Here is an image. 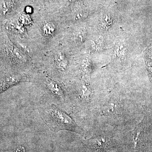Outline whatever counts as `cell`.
<instances>
[{
  "instance_id": "7",
  "label": "cell",
  "mask_w": 152,
  "mask_h": 152,
  "mask_svg": "<svg viewBox=\"0 0 152 152\" xmlns=\"http://www.w3.org/2000/svg\"><path fill=\"white\" fill-rule=\"evenodd\" d=\"M113 20L108 15L103 17L101 19V26L104 29H108L112 26Z\"/></svg>"
},
{
  "instance_id": "8",
  "label": "cell",
  "mask_w": 152,
  "mask_h": 152,
  "mask_svg": "<svg viewBox=\"0 0 152 152\" xmlns=\"http://www.w3.org/2000/svg\"><path fill=\"white\" fill-rule=\"evenodd\" d=\"M86 33L84 30H79L76 33L75 38L76 40L80 43L83 42L86 39Z\"/></svg>"
},
{
  "instance_id": "1",
  "label": "cell",
  "mask_w": 152,
  "mask_h": 152,
  "mask_svg": "<svg viewBox=\"0 0 152 152\" xmlns=\"http://www.w3.org/2000/svg\"><path fill=\"white\" fill-rule=\"evenodd\" d=\"M43 117L45 122L53 131L66 129L78 132L79 130L70 117L56 106H51L44 110Z\"/></svg>"
},
{
  "instance_id": "2",
  "label": "cell",
  "mask_w": 152,
  "mask_h": 152,
  "mask_svg": "<svg viewBox=\"0 0 152 152\" xmlns=\"http://www.w3.org/2000/svg\"><path fill=\"white\" fill-rule=\"evenodd\" d=\"M46 83L47 86L54 94L58 97H63L64 94L59 85L51 79L49 78L47 79Z\"/></svg>"
},
{
  "instance_id": "11",
  "label": "cell",
  "mask_w": 152,
  "mask_h": 152,
  "mask_svg": "<svg viewBox=\"0 0 152 152\" xmlns=\"http://www.w3.org/2000/svg\"><path fill=\"white\" fill-rule=\"evenodd\" d=\"M70 1H75V0H70Z\"/></svg>"
},
{
  "instance_id": "3",
  "label": "cell",
  "mask_w": 152,
  "mask_h": 152,
  "mask_svg": "<svg viewBox=\"0 0 152 152\" xmlns=\"http://www.w3.org/2000/svg\"><path fill=\"white\" fill-rule=\"evenodd\" d=\"M55 59L57 66L61 70H65L67 66L68 61L64 53L58 52L55 56Z\"/></svg>"
},
{
  "instance_id": "10",
  "label": "cell",
  "mask_w": 152,
  "mask_h": 152,
  "mask_svg": "<svg viewBox=\"0 0 152 152\" xmlns=\"http://www.w3.org/2000/svg\"><path fill=\"white\" fill-rule=\"evenodd\" d=\"M26 12L27 13H31V10L29 7H28L26 9Z\"/></svg>"
},
{
  "instance_id": "5",
  "label": "cell",
  "mask_w": 152,
  "mask_h": 152,
  "mask_svg": "<svg viewBox=\"0 0 152 152\" xmlns=\"http://www.w3.org/2000/svg\"><path fill=\"white\" fill-rule=\"evenodd\" d=\"M127 53V48L124 44H120L116 47L115 54L118 58L122 59L124 58Z\"/></svg>"
},
{
  "instance_id": "6",
  "label": "cell",
  "mask_w": 152,
  "mask_h": 152,
  "mask_svg": "<svg viewBox=\"0 0 152 152\" xmlns=\"http://www.w3.org/2000/svg\"><path fill=\"white\" fill-rule=\"evenodd\" d=\"M43 29L46 35L51 36L54 32L55 26L52 23H46L44 24Z\"/></svg>"
},
{
  "instance_id": "9",
  "label": "cell",
  "mask_w": 152,
  "mask_h": 152,
  "mask_svg": "<svg viewBox=\"0 0 152 152\" xmlns=\"http://www.w3.org/2000/svg\"><path fill=\"white\" fill-rule=\"evenodd\" d=\"M13 52L14 55L18 59L23 61H24L25 60L24 56L23 54L19 49L15 48Z\"/></svg>"
},
{
  "instance_id": "4",
  "label": "cell",
  "mask_w": 152,
  "mask_h": 152,
  "mask_svg": "<svg viewBox=\"0 0 152 152\" xmlns=\"http://www.w3.org/2000/svg\"><path fill=\"white\" fill-rule=\"evenodd\" d=\"M92 48L96 51L100 50L104 46L103 39L102 36H98L94 38L91 42Z\"/></svg>"
}]
</instances>
